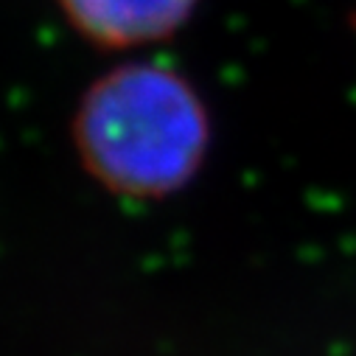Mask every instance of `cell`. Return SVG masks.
Returning a JSON list of instances; mask_svg holds the SVG:
<instances>
[{"label":"cell","mask_w":356,"mask_h":356,"mask_svg":"<svg viewBox=\"0 0 356 356\" xmlns=\"http://www.w3.org/2000/svg\"><path fill=\"white\" fill-rule=\"evenodd\" d=\"M73 146L99 186L129 200H163L200 174L211 118L197 87L168 65L127 62L84 90Z\"/></svg>","instance_id":"obj_1"},{"label":"cell","mask_w":356,"mask_h":356,"mask_svg":"<svg viewBox=\"0 0 356 356\" xmlns=\"http://www.w3.org/2000/svg\"><path fill=\"white\" fill-rule=\"evenodd\" d=\"M70 29L99 48H140L180 31L200 0H56Z\"/></svg>","instance_id":"obj_2"}]
</instances>
